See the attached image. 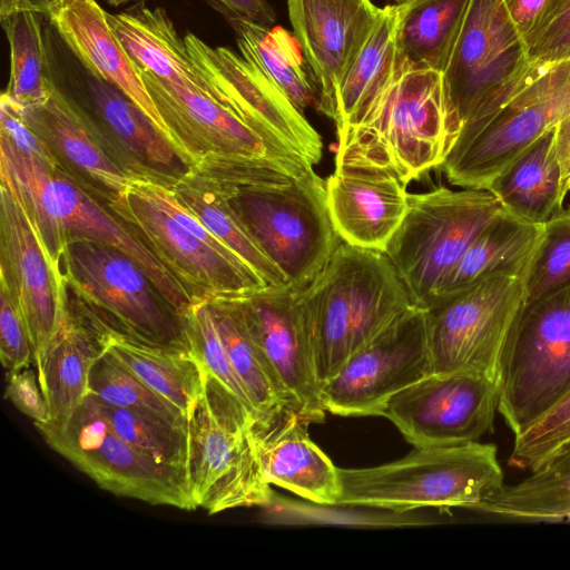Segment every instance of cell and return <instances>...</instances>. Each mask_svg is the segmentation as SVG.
Masks as SVG:
<instances>
[{
	"instance_id": "8fae6325",
	"label": "cell",
	"mask_w": 570,
	"mask_h": 570,
	"mask_svg": "<svg viewBox=\"0 0 570 570\" xmlns=\"http://www.w3.org/2000/svg\"><path fill=\"white\" fill-rule=\"evenodd\" d=\"M45 39L57 90L97 129L131 177L173 181L194 167L126 94L89 71L49 22Z\"/></svg>"
},
{
	"instance_id": "d6a6232c",
	"label": "cell",
	"mask_w": 570,
	"mask_h": 570,
	"mask_svg": "<svg viewBox=\"0 0 570 570\" xmlns=\"http://www.w3.org/2000/svg\"><path fill=\"white\" fill-rule=\"evenodd\" d=\"M105 333V332H104ZM107 351L186 419L204 390L206 370L194 352L158 347L105 333Z\"/></svg>"
},
{
	"instance_id": "603a6c76",
	"label": "cell",
	"mask_w": 570,
	"mask_h": 570,
	"mask_svg": "<svg viewBox=\"0 0 570 570\" xmlns=\"http://www.w3.org/2000/svg\"><path fill=\"white\" fill-rule=\"evenodd\" d=\"M18 109L60 169L104 204L119 196L131 176L97 131L56 88L43 104Z\"/></svg>"
},
{
	"instance_id": "ffe728a7",
	"label": "cell",
	"mask_w": 570,
	"mask_h": 570,
	"mask_svg": "<svg viewBox=\"0 0 570 570\" xmlns=\"http://www.w3.org/2000/svg\"><path fill=\"white\" fill-rule=\"evenodd\" d=\"M165 124L194 166L209 158L272 163L296 176L313 168L271 144L215 98L139 70Z\"/></svg>"
},
{
	"instance_id": "2e32d148",
	"label": "cell",
	"mask_w": 570,
	"mask_h": 570,
	"mask_svg": "<svg viewBox=\"0 0 570 570\" xmlns=\"http://www.w3.org/2000/svg\"><path fill=\"white\" fill-rule=\"evenodd\" d=\"M184 41L193 63L220 104L279 149L311 166L320 163V134L257 67L229 48L210 47L191 32Z\"/></svg>"
},
{
	"instance_id": "ac0fdd59",
	"label": "cell",
	"mask_w": 570,
	"mask_h": 570,
	"mask_svg": "<svg viewBox=\"0 0 570 570\" xmlns=\"http://www.w3.org/2000/svg\"><path fill=\"white\" fill-rule=\"evenodd\" d=\"M499 404L495 380L466 373H431L385 403L390 420L414 448L476 442L492 429Z\"/></svg>"
},
{
	"instance_id": "7402d4cb",
	"label": "cell",
	"mask_w": 570,
	"mask_h": 570,
	"mask_svg": "<svg viewBox=\"0 0 570 570\" xmlns=\"http://www.w3.org/2000/svg\"><path fill=\"white\" fill-rule=\"evenodd\" d=\"M294 35L318 90L317 108L333 120L336 89L380 11L371 0H288Z\"/></svg>"
},
{
	"instance_id": "7a4b0ae2",
	"label": "cell",
	"mask_w": 570,
	"mask_h": 570,
	"mask_svg": "<svg viewBox=\"0 0 570 570\" xmlns=\"http://www.w3.org/2000/svg\"><path fill=\"white\" fill-rule=\"evenodd\" d=\"M297 293L321 385L353 353L415 306L384 253L346 243Z\"/></svg>"
},
{
	"instance_id": "836d02e7",
	"label": "cell",
	"mask_w": 570,
	"mask_h": 570,
	"mask_svg": "<svg viewBox=\"0 0 570 570\" xmlns=\"http://www.w3.org/2000/svg\"><path fill=\"white\" fill-rule=\"evenodd\" d=\"M166 184L176 199L268 286L287 285L283 273L258 246L220 189L191 169L183 177Z\"/></svg>"
},
{
	"instance_id": "3957f363",
	"label": "cell",
	"mask_w": 570,
	"mask_h": 570,
	"mask_svg": "<svg viewBox=\"0 0 570 570\" xmlns=\"http://www.w3.org/2000/svg\"><path fill=\"white\" fill-rule=\"evenodd\" d=\"M461 128L446 104L442 73L403 72L357 122L336 128L335 166L383 168L407 185L442 166Z\"/></svg>"
},
{
	"instance_id": "7dc6e473",
	"label": "cell",
	"mask_w": 570,
	"mask_h": 570,
	"mask_svg": "<svg viewBox=\"0 0 570 570\" xmlns=\"http://www.w3.org/2000/svg\"><path fill=\"white\" fill-rule=\"evenodd\" d=\"M8 374L6 397L35 423L49 422V409L38 374L27 367Z\"/></svg>"
},
{
	"instance_id": "60d3db41",
	"label": "cell",
	"mask_w": 570,
	"mask_h": 570,
	"mask_svg": "<svg viewBox=\"0 0 570 570\" xmlns=\"http://www.w3.org/2000/svg\"><path fill=\"white\" fill-rule=\"evenodd\" d=\"M570 283V206L543 223V229L523 276L524 303Z\"/></svg>"
},
{
	"instance_id": "816d5d0a",
	"label": "cell",
	"mask_w": 570,
	"mask_h": 570,
	"mask_svg": "<svg viewBox=\"0 0 570 570\" xmlns=\"http://www.w3.org/2000/svg\"><path fill=\"white\" fill-rule=\"evenodd\" d=\"M56 0H0V18L21 11L46 14Z\"/></svg>"
},
{
	"instance_id": "f1b7e54d",
	"label": "cell",
	"mask_w": 570,
	"mask_h": 570,
	"mask_svg": "<svg viewBox=\"0 0 570 570\" xmlns=\"http://www.w3.org/2000/svg\"><path fill=\"white\" fill-rule=\"evenodd\" d=\"M542 229L543 224L529 222L503 208L471 242L443 281L431 305L491 275L523 277Z\"/></svg>"
},
{
	"instance_id": "9a60e30c",
	"label": "cell",
	"mask_w": 570,
	"mask_h": 570,
	"mask_svg": "<svg viewBox=\"0 0 570 570\" xmlns=\"http://www.w3.org/2000/svg\"><path fill=\"white\" fill-rule=\"evenodd\" d=\"M131 178L126 189L105 205L154 252L194 304L233 301L268 286L242 258L223 254L183 227Z\"/></svg>"
},
{
	"instance_id": "30bf717a",
	"label": "cell",
	"mask_w": 570,
	"mask_h": 570,
	"mask_svg": "<svg viewBox=\"0 0 570 570\" xmlns=\"http://www.w3.org/2000/svg\"><path fill=\"white\" fill-rule=\"evenodd\" d=\"M498 412L513 435L570 389V283L524 303L499 365Z\"/></svg>"
},
{
	"instance_id": "ba28073f",
	"label": "cell",
	"mask_w": 570,
	"mask_h": 570,
	"mask_svg": "<svg viewBox=\"0 0 570 570\" xmlns=\"http://www.w3.org/2000/svg\"><path fill=\"white\" fill-rule=\"evenodd\" d=\"M570 114V59L532 63L513 95L463 127L441 168L450 184L487 189L525 148Z\"/></svg>"
},
{
	"instance_id": "1f68e13d",
	"label": "cell",
	"mask_w": 570,
	"mask_h": 570,
	"mask_svg": "<svg viewBox=\"0 0 570 570\" xmlns=\"http://www.w3.org/2000/svg\"><path fill=\"white\" fill-rule=\"evenodd\" d=\"M397 17V4L380 8L366 40L336 89V128L357 122L396 78Z\"/></svg>"
},
{
	"instance_id": "7bdbcfd3",
	"label": "cell",
	"mask_w": 570,
	"mask_h": 570,
	"mask_svg": "<svg viewBox=\"0 0 570 570\" xmlns=\"http://www.w3.org/2000/svg\"><path fill=\"white\" fill-rule=\"evenodd\" d=\"M185 323L193 352L206 371L236 395L255 416L254 409L228 358L209 302L194 304L185 315Z\"/></svg>"
},
{
	"instance_id": "5bb4252c",
	"label": "cell",
	"mask_w": 570,
	"mask_h": 570,
	"mask_svg": "<svg viewBox=\"0 0 570 570\" xmlns=\"http://www.w3.org/2000/svg\"><path fill=\"white\" fill-rule=\"evenodd\" d=\"M531 65L528 47L501 0H471L442 73L446 104L462 128L480 122L503 105Z\"/></svg>"
},
{
	"instance_id": "db71d44e",
	"label": "cell",
	"mask_w": 570,
	"mask_h": 570,
	"mask_svg": "<svg viewBox=\"0 0 570 570\" xmlns=\"http://www.w3.org/2000/svg\"><path fill=\"white\" fill-rule=\"evenodd\" d=\"M400 2H404V1H407V0H399Z\"/></svg>"
},
{
	"instance_id": "52a82bcc",
	"label": "cell",
	"mask_w": 570,
	"mask_h": 570,
	"mask_svg": "<svg viewBox=\"0 0 570 570\" xmlns=\"http://www.w3.org/2000/svg\"><path fill=\"white\" fill-rule=\"evenodd\" d=\"M254 424L252 411L206 371L203 394L187 417V476L196 508L215 514L272 503Z\"/></svg>"
},
{
	"instance_id": "6da1fadb",
	"label": "cell",
	"mask_w": 570,
	"mask_h": 570,
	"mask_svg": "<svg viewBox=\"0 0 570 570\" xmlns=\"http://www.w3.org/2000/svg\"><path fill=\"white\" fill-rule=\"evenodd\" d=\"M0 177L24 209L57 269L68 240L90 238L130 256L181 316L194 305L173 273L104 203L60 168L19 151L1 134Z\"/></svg>"
},
{
	"instance_id": "8d00e7d4",
	"label": "cell",
	"mask_w": 570,
	"mask_h": 570,
	"mask_svg": "<svg viewBox=\"0 0 570 570\" xmlns=\"http://www.w3.org/2000/svg\"><path fill=\"white\" fill-rule=\"evenodd\" d=\"M230 364L254 409L255 426L291 411L286 396L250 340L230 301L209 302Z\"/></svg>"
},
{
	"instance_id": "bcb514c9",
	"label": "cell",
	"mask_w": 570,
	"mask_h": 570,
	"mask_svg": "<svg viewBox=\"0 0 570 570\" xmlns=\"http://www.w3.org/2000/svg\"><path fill=\"white\" fill-rule=\"evenodd\" d=\"M0 134L22 154L60 168L46 144L22 119L17 102L4 92L0 98Z\"/></svg>"
},
{
	"instance_id": "9c48e42d",
	"label": "cell",
	"mask_w": 570,
	"mask_h": 570,
	"mask_svg": "<svg viewBox=\"0 0 570 570\" xmlns=\"http://www.w3.org/2000/svg\"><path fill=\"white\" fill-rule=\"evenodd\" d=\"M503 209L487 189L446 187L410 194L384 254L419 308H428L480 230Z\"/></svg>"
},
{
	"instance_id": "7c38bea8",
	"label": "cell",
	"mask_w": 570,
	"mask_h": 570,
	"mask_svg": "<svg viewBox=\"0 0 570 570\" xmlns=\"http://www.w3.org/2000/svg\"><path fill=\"white\" fill-rule=\"evenodd\" d=\"M46 443L101 489L154 505L195 510L187 473L159 464L111 428L87 395L61 428L35 423Z\"/></svg>"
},
{
	"instance_id": "b9f144b4",
	"label": "cell",
	"mask_w": 570,
	"mask_h": 570,
	"mask_svg": "<svg viewBox=\"0 0 570 570\" xmlns=\"http://www.w3.org/2000/svg\"><path fill=\"white\" fill-rule=\"evenodd\" d=\"M570 443V389L542 415L514 435L508 460L512 468L534 471Z\"/></svg>"
},
{
	"instance_id": "5b68a950",
	"label": "cell",
	"mask_w": 570,
	"mask_h": 570,
	"mask_svg": "<svg viewBox=\"0 0 570 570\" xmlns=\"http://www.w3.org/2000/svg\"><path fill=\"white\" fill-rule=\"evenodd\" d=\"M336 505L406 512L419 508L475 509L504 483L494 444L415 448L373 468L340 469Z\"/></svg>"
},
{
	"instance_id": "484cf974",
	"label": "cell",
	"mask_w": 570,
	"mask_h": 570,
	"mask_svg": "<svg viewBox=\"0 0 570 570\" xmlns=\"http://www.w3.org/2000/svg\"><path fill=\"white\" fill-rule=\"evenodd\" d=\"M308 423L285 411L266 425L253 426L257 458L266 481L317 504L336 505L338 468L311 440Z\"/></svg>"
},
{
	"instance_id": "d6986e66",
	"label": "cell",
	"mask_w": 570,
	"mask_h": 570,
	"mask_svg": "<svg viewBox=\"0 0 570 570\" xmlns=\"http://www.w3.org/2000/svg\"><path fill=\"white\" fill-rule=\"evenodd\" d=\"M230 303L283 390L289 410L308 424L323 422L326 410L297 291L288 285L267 286Z\"/></svg>"
},
{
	"instance_id": "8992f818",
	"label": "cell",
	"mask_w": 570,
	"mask_h": 570,
	"mask_svg": "<svg viewBox=\"0 0 570 570\" xmlns=\"http://www.w3.org/2000/svg\"><path fill=\"white\" fill-rule=\"evenodd\" d=\"M204 178L223 191L294 291L305 288L343 243L328 213L325 179L313 168L282 184L227 186Z\"/></svg>"
},
{
	"instance_id": "4fadbf2b",
	"label": "cell",
	"mask_w": 570,
	"mask_h": 570,
	"mask_svg": "<svg viewBox=\"0 0 570 570\" xmlns=\"http://www.w3.org/2000/svg\"><path fill=\"white\" fill-rule=\"evenodd\" d=\"M523 305V277L511 274L481 278L434 302L424 309L431 372L497 381L504 343Z\"/></svg>"
},
{
	"instance_id": "c3c4849f",
	"label": "cell",
	"mask_w": 570,
	"mask_h": 570,
	"mask_svg": "<svg viewBox=\"0 0 570 570\" xmlns=\"http://www.w3.org/2000/svg\"><path fill=\"white\" fill-rule=\"evenodd\" d=\"M531 63H551L570 59V4L528 49Z\"/></svg>"
},
{
	"instance_id": "f546056e",
	"label": "cell",
	"mask_w": 570,
	"mask_h": 570,
	"mask_svg": "<svg viewBox=\"0 0 570 570\" xmlns=\"http://www.w3.org/2000/svg\"><path fill=\"white\" fill-rule=\"evenodd\" d=\"M471 0L400 2L396 24V77L430 69L443 73L462 31Z\"/></svg>"
},
{
	"instance_id": "277c9868",
	"label": "cell",
	"mask_w": 570,
	"mask_h": 570,
	"mask_svg": "<svg viewBox=\"0 0 570 570\" xmlns=\"http://www.w3.org/2000/svg\"><path fill=\"white\" fill-rule=\"evenodd\" d=\"M57 267L72 293L70 301L102 332L193 352L185 317L121 250L90 238H73L65 244Z\"/></svg>"
},
{
	"instance_id": "f6af8a7d",
	"label": "cell",
	"mask_w": 570,
	"mask_h": 570,
	"mask_svg": "<svg viewBox=\"0 0 570 570\" xmlns=\"http://www.w3.org/2000/svg\"><path fill=\"white\" fill-rule=\"evenodd\" d=\"M528 49L566 11L570 0H501Z\"/></svg>"
},
{
	"instance_id": "83f0119b",
	"label": "cell",
	"mask_w": 570,
	"mask_h": 570,
	"mask_svg": "<svg viewBox=\"0 0 570 570\" xmlns=\"http://www.w3.org/2000/svg\"><path fill=\"white\" fill-rule=\"evenodd\" d=\"M107 20L139 70L215 98L163 8L151 9L138 2L119 13L107 12Z\"/></svg>"
},
{
	"instance_id": "44dd1931",
	"label": "cell",
	"mask_w": 570,
	"mask_h": 570,
	"mask_svg": "<svg viewBox=\"0 0 570 570\" xmlns=\"http://www.w3.org/2000/svg\"><path fill=\"white\" fill-rule=\"evenodd\" d=\"M0 287L21 312L36 362L68 311V291L28 215L0 185Z\"/></svg>"
},
{
	"instance_id": "f35d334b",
	"label": "cell",
	"mask_w": 570,
	"mask_h": 570,
	"mask_svg": "<svg viewBox=\"0 0 570 570\" xmlns=\"http://www.w3.org/2000/svg\"><path fill=\"white\" fill-rule=\"evenodd\" d=\"M96 400L120 438L157 463L187 473V424H177L147 411L114 406Z\"/></svg>"
},
{
	"instance_id": "681fc988",
	"label": "cell",
	"mask_w": 570,
	"mask_h": 570,
	"mask_svg": "<svg viewBox=\"0 0 570 570\" xmlns=\"http://www.w3.org/2000/svg\"><path fill=\"white\" fill-rule=\"evenodd\" d=\"M228 21L248 20L263 26L275 22V13L266 0H207Z\"/></svg>"
},
{
	"instance_id": "e0dca14e",
	"label": "cell",
	"mask_w": 570,
	"mask_h": 570,
	"mask_svg": "<svg viewBox=\"0 0 570 570\" xmlns=\"http://www.w3.org/2000/svg\"><path fill=\"white\" fill-rule=\"evenodd\" d=\"M431 373L425 312L412 306L322 383V402L337 415H381L391 396Z\"/></svg>"
},
{
	"instance_id": "f5cc1de1",
	"label": "cell",
	"mask_w": 570,
	"mask_h": 570,
	"mask_svg": "<svg viewBox=\"0 0 570 570\" xmlns=\"http://www.w3.org/2000/svg\"><path fill=\"white\" fill-rule=\"evenodd\" d=\"M108 3H110L111 6H115V7H118L120 4H124V3H127L129 1H134V0H107Z\"/></svg>"
},
{
	"instance_id": "4dcf8cb0",
	"label": "cell",
	"mask_w": 570,
	"mask_h": 570,
	"mask_svg": "<svg viewBox=\"0 0 570 570\" xmlns=\"http://www.w3.org/2000/svg\"><path fill=\"white\" fill-rule=\"evenodd\" d=\"M510 213L543 224L563 207L554 127L519 154L487 188Z\"/></svg>"
},
{
	"instance_id": "74e56055",
	"label": "cell",
	"mask_w": 570,
	"mask_h": 570,
	"mask_svg": "<svg viewBox=\"0 0 570 570\" xmlns=\"http://www.w3.org/2000/svg\"><path fill=\"white\" fill-rule=\"evenodd\" d=\"M42 16L21 11L0 18L10 47V77L3 92L22 107L43 104L56 91Z\"/></svg>"
},
{
	"instance_id": "cb8c5ba5",
	"label": "cell",
	"mask_w": 570,
	"mask_h": 570,
	"mask_svg": "<svg viewBox=\"0 0 570 570\" xmlns=\"http://www.w3.org/2000/svg\"><path fill=\"white\" fill-rule=\"evenodd\" d=\"M325 189L342 242L384 253L407 210L406 185L383 168L340 165L325 179Z\"/></svg>"
},
{
	"instance_id": "d4e9b609",
	"label": "cell",
	"mask_w": 570,
	"mask_h": 570,
	"mask_svg": "<svg viewBox=\"0 0 570 570\" xmlns=\"http://www.w3.org/2000/svg\"><path fill=\"white\" fill-rule=\"evenodd\" d=\"M45 17L89 71L126 94L180 150L139 69L110 28L107 12L96 0H56Z\"/></svg>"
},
{
	"instance_id": "f907efd6",
	"label": "cell",
	"mask_w": 570,
	"mask_h": 570,
	"mask_svg": "<svg viewBox=\"0 0 570 570\" xmlns=\"http://www.w3.org/2000/svg\"><path fill=\"white\" fill-rule=\"evenodd\" d=\"M554 147L561 170L563 193L570 191V114L554 126Z\"/></svg>"
},
{
	"instance_id": "4316f807",
	"label": "cell",
	"mask_w": 570,
	"mask_h": 570,
	"mask_svg": "<svg viewBox=\"0 0 570 570\" xmlns=\"http://www.w3.org/2000/svg\"><path fill=\"white\" fill-rule=\"evenodd\" d=\"M107 338L68 296V311L45 353L35 362L50 420L63 426L88 395V377L95 361L106 351Z\"/></svg>"
},
{
	"instance_id": "ab89813d",
	"label": "cell",
	"mask_w": 570,
	"mask_h": 570,
	"mask_svg": "<svg viewBox=\"0 0 570 570\" xmlns=\"http://www.w3.org/2000/svg\"><path fill=\"white\" fill-rule=\"evenodd\" d=\"M88 394L109 405L147 411L174 423L187 424L179 409L154 392L107 350L91 366Z\"/></svg>"
},
{
	"instance_id": "ee69618b",
	"label": "cell",
	"mask_w": 570,
	"mask_h": 570,
	"mask_svg": "<svg viewBox=\"0 0 570 570\" xmlns=\"http://www.w3.org/2000/svg\"><path fill=\"white\" fill-rule=\"evenodd\" d=\"M0 356L8 373L26 368L33 350L26 321L9 294L0 287Z\"/></svg>"
},
{
	"instance_id": "e575fe53",
	"label": "cell",
	"mask_w": 570,
	"mask_h": 570,
	"mask_svg": "<svg viewBox=\"0 0 570 570\" xmlns=\"http://www.w3.org/2000/svg\"><path fill=\"white\" fill-rule=\"evenodd\" d=\"M474 510L505 521H570V443L522 481L503 484Z\"/></svg>"
},
{
	"instance_id": "d590c367",
	"label": "cell",
	"mask_w": 570,
	"mask_h": 570,
	"mask_svg": "<svg viewBox=\"0 0 570 570\" xmlns=\"http://www.w3.org/2000/svg\"><path fill=\"white\" fill-rule=\"evenodd\" d=\"M237 35L240 55L257 67L302 111L317 106L318 90L304 65L298 41L282 27L271 28L248 20L229 21Z\"/></svg>"
}]
</instances>
